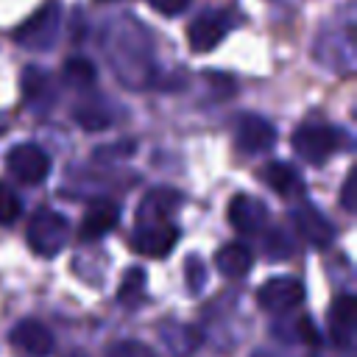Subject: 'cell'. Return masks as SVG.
Returning a JSON list of instances; mask_svg holds the SVG:
<instances>
[{
	"label": "cell",
	"instance_id": "cell-1",
	"mask_svg": "<svg viewBox=\"0 0 357 357\" xmlns=\"http://www.w3.org/2000/svg\"><path fill=\"white\" fill-rule=\"evenodd\" d=\"M67 234H70L67 218L47 206L36 209L25 229V240L36 257H56L67 245Z\"/></svg>",
	"mask_w": 357,
	"mask_h": 357
},
{
	"label": "cell",
	"instance_id": "cell-2",
	"mask_svg": "<svg viewBox=\"0 0 357 357\" xmlns=\"http://www.w3.org/2000/svg\"><path fill=\"white\" fill-rule=\"evenodd\" d=\"M343 145H346V131L324 123H304L293 134V151L310 165H324Z\"/></svg>",
	"mask_w": 357,
	"mask_h": 357
},
{
	"label": "cell",
	"instance_id": "cell-3",
	"mask_svg": "<svg viewBox=\"0 0 357 357\" xmlns=\"http://www.w3.org/2000/svg\"><path fill=\"white\" fill-rule=\"evenodd\" d=\"M59 28H61V6L50 0L14 31V42L25 50H50L59 36Z\"/></svg>",
	"mask_w": 357,
	"mask_h": 357
},
{
	"label": "cell",
	"instance_id": "cell-4",
	"mask_svg": "<svg viewBox=\"0 0 357 357\" xmlns=\"http://www.w3.org/2000/svg\"><path fill=\"white\" fill-rule=\"evenodd\" d=\"M6 170L20 181V184H39L50 173V156L33 142H20L6 153Z\"/></svg>",
	"mask_w": 357,
	"mask_h": 357
},
{
	"label": "cell",
	"instance_id": "cell-5",
	"mask_svg": "<svg viewBox=\"0 0 357 357\" xmlns=\"http://www.w3.org/2000/svg\"><path fill=\"white\" fill-rule=\"evenodd\" d=\"M301 301H304V284L296 276H273V279L262 282L257 290L259 310L273 312V315H284V312L296 310Z\"/></svg>",
	"mask_w": 357,
	"mask_h": 357
},
{
	"label": "cell",
	"instance_id": "cell-6",
	"mask_svg": "<svg viewBox=\"0 0 357 357\" xmlns=\"http://www.w3.org/2000/svg\"><path fill=\"white\" fill-rule=\"evenodd\" d=\"M178 240V229L167 220L162 223H139V229L131 234V248L142 257H153V259H162L173 251Z\"/></svg>",
	"mask_w": 357,
	"mask_h": 357
},
{
	"label": "cell",
	"instance_id": "cell-7",
	"mask_svg": "<svg viewBox=\"0 0 357 357\" xmlns=\"http://www.w3.org/2000/svg\"><path fill=\"white\" fill-rule=\"evenodd\" d=\"M229 33V17L223 11H204L187 25V42L192 53H209Z\"/></svg>",
	"mask_w": 357,
	"mask_h": 357
},
{
	"label": "cell",
	"instance_id": "cell-8",
	"mask_svg": "<svg viewBox=\"0 0 357 357\" xmlns=\"http://www.w3.org/2000/svg\"><path fill=\"white\" fill-rule=\"evenodd\" d=\"M276 142V128L271 120L259 117V114H245L237 123L234 131V145L243 153H265L268 148H273Z\"/></svg>",
	"mask_w": 357,
	"mask_h": 357
},
{
	"label": "cell",
	"instance_id": "cell-9",
	"mask_svg": "<svg viewBox=\"0 0 357 357\" xmlns=\"http://www.w3.org/2000/svg\"><path fill=\"white\" fill-rule=\"evenodd\" d=\"M117 223H120V206H117V201L100 198V201L89 204V209L84 212L81 226H78V237L81 240H100Z\"/></svg>",
	"mask_w": 357,
	"mask_h": 357
},
{
	"label": "cell",
	"instance_id": "cell-10",
	"mask_svg": "<svg viewBox=\"0 0 357 357\" xmlns=\"http://www.w3.org/2000/svg\"><path fill=\"white\" fill-rule=\"evenodd\" d=\"M293 226H296V231H298L310 245H315V248H326V245L335 240L332 223H329L315 206H310V204H301V206L293 209Z\"/></svg>",
	"mask_w": 357,
	"mask_h": 357
},
{
	"label": "cell",
	"instance_id": "cell-11",
	"mask_svg": "<svg viewBox=\"0 0 357 357\" xmlns=\"http://www.w3.org/2000/svg\"><path fill=\"white\" fill-rule=\"evenodd\" d=\"M229 223L240 234H257L268 223V206L254 195H234L229 204Z\"/></svg>",
	"mask_w": 357,
	"mask_h": 357
},
{
	"label": "cell",
	"instance_id": "cell-12",
	"mask_svg": "<svg viewBox=\"0 0 357 357\" xmlns=\"http://www.w3.org/2000/svg\"><path fill=\"white\" fill-rule=\"evenodd\" d=\"M8 340L17 349H22L25 354H31V357H47L53 351V335H50V329L45 324L33 321V318H25V321L14 324Z\"/></svg>",
	"mask_w": 357,
	"mask_h": 357
},
{
	"label": "cell",
	"instance_id": "cell-13",
	"mask_svg": "<svg viewBox=\"0 0 357 357\" xmlns=\"http://www.w3.org/2000/svg\"><path fill=\"white\" fill-rule=\"evenodd\" d=\"M178 204H181V195H178L176 190H170V187H156V190H151V192L142 198L137 218H139V223H162V220H167V218L178 209Z\"/></svg>",
	"mask_w": 357,
	"mask_h": 357
},
{
	"label": "cell",
	"instance_id": "cell-14",
	"mask_svg": "<svg viewBox=\"0 0 357 357\" xmlns=\"http://www.w3.org/2000/svg\"><path fill=\"white\" fill-rule=\"evenodd\" d=\"M262 181L282 198H298L304 195V181H301V173L287 165V162H271L268 167H262Z\"/></svg>",
	"mask_w": 357,
	"mask_h": 357
},
{
	"label": "cell",
	"instance_id": "cell-15",
	"mask_svg": "<svg viewBox=\"0 0 357 357\" xmlns=\"http://www.w3.org/2000/svg\"><path fill=\"white\" fill-rule=\"evenodd\" d=\"M251 265H254V254L245 243H226L215 254V268L226 279H243L251 271Z\"/></svg>",
	"mask_w": 357,
	"mask_h": 357
},
{
	"label": "cell",
	"instance_id": "cell-16",
	"mask_svg": "<svg viewBox=\"0 0 357 357\" xmlns=\"http://www.w3.org/2000/svg\"><path fill=\"white\" fill-rule=\"evenodd\" d=\"M354 312H357V304H354V296L343 293L335 298V304L329 307V335L335 337V343L340 346H349L351 343V335H354Z\"/></svg>",
	"mask_w": 357,
	"mask_h": 357
},
{
	"label": "cell",
	"instance_id": "cell-17",
	"mask_svg": "<svg viewBox=\"0 0 357 357\" xmlns=\"http://www.w3.org/2000/svg\"><path fill=\"white\" fill-rule=\"evenodd\" d=\"M22 95L31 106H39V109H47L56 98L53 92V81L47 73H42L36 64H31L25 73H22Z\"/></svg>",
	"mask_w": 357,
	"mask_h": 357
},
{
	"label": "cell",
	"instance_id": "cell-18",
	"mask_svg": "<svg viewBox=\"0 0 357 357\" xmlns=\"http://www.w3.org/2000/svg\"><path fill=\"white\" fill-rule=\"evenodd\" d=\"M95 78H98V70H95V64H92L89 59H84V56H73V59L64 61V81H67L70 86H75V89H86V86L95 84Z\"/></svg>",
	"mask_w": 357,
	"mask_h": 357
},
{
	"label": "cell",
	"instance_id": "cell-19",
	"mask_svg": "<svg viewBox=\"0 0 357 357\" xmlns=\"http://www.w3.org/2000/svg\"><path fill=\"white\" fill-rule=\"evenodd\" d=\"M75 123L84 131H103V128L112 126V117L98 103H81V106H75Z\"/></svg>",
	"mask_w": 357,
	"mask_h": 357
},
{
	"label": "cell",
	"instance_id": "cell-20",
	"mask_svg": "<svg viewBox=\"0 0 357 357\" xmlns=\"http://www.w3.org/2000/svg\"><path fill=\"white\" fill-rule=\"evenodd\" d=\"M145 296V271L142 268H128L120 287H117V298L123 304H134Z\"/></svg>",
	"mask_w": 357,
	"mask_h": 357
},
{
	"label": "cell",
	"instance_id": "cell-21",
	"mask_svg": "<svg viewBox=\"0 0 357 357\" xmlns=\"http://www.w3.org/2000/svg\"><path fill=\"white\" fill-rule=\"evenodd\" d=\"M20 212H22V201H20L17 190L11 184L0 181V226H14Z\"/></svg>",
	"mask_w": 357,
	"mask_h": 357
},
{
	"label": "cell",
	"instance_id": "cell-22",
	"mask_svg": "<svg viewBox=\"0 0 357 357\" xmlns=\"http://www.w3.org/2000/svg\"><path fill=\"white\" fill-rule=\"evenodd\" d=\"M184 279H187V290L190 293H201L206 284V265L201 262V257L190 254L184 259Z\"/></svg>",
	"mask_w": 357,
	"mask_h": 357
},
{
	"label": "cell",
	"instance_id": "cell-23",
	"mask_svg": "<svg viewBox=\"0 0 357 357\" xmlns=\"http://www.w3.org/2000/svg\"><path fill=\"white\" fill-rule=\"evenodd\" d=\"M265 254L271 259H284L293 254V240L282 231V229H273L268 237H265Z\"/></svg>",
	"mask_w": 357,
	"mask_h": 357
},
{
	"label": "cell",
	"instance_id": "cell-24",
	"mask_svg": "<svg viewBox=\"0 0 357 357\" xmlns=\"http://www.w3.org/2000/svg\"><path fill=\"white\" fill-rule=\"evenodd\" d=\"M106 357H156V351L139 340H117L109 346Z\"/></svg>",
	"mask_w": 357,
	"mask_h": 357
},
{
	"label": "cell",
	"instance_id": "cell-25",
	"mask_svg": "<svg viewBox=\"0 0 357 357\" xmlns=\"http://www.w3.org/2000/svg\"><path fill=\"white\" fill-rule=\"evenodd\" d=\"M354 187H357V173L354 170H349L346 173V178H343V187H340V204H343V209L346 212H354Z\"/></svg>",
	"mask_w": 357,
	"mask_h": 357
},
{
	"label": "cell",
	"instance_id": "cell-26",
	"mask_svg": "<svg viewBox=\"0 0 357 357\" xmlns=\"http://www.w3.org/2000/svg\"><path fill=\"white\" fill-rule=\"evenodd\" d=\"M187 6H190V0H151V8L165 17H178Z\"/></svg>",
	"mask_w": 357,
	"mask_h": 357
},
{
	"label": "cell",
	"instance_id": "cell-27",
	"mask_svg": "<svg viewBox=\"0 0 357 357\" xmlns=\"http://www.w3.org/2000/svg\"><path fill=\"white\" fill-rule=\"evenodd\" d=\"M67 357H86V354H81V351H73V354H67Z\"/></svg>",
	"mask_w": 357,
	"mask_h": 357
},
{
	"label": "cell",
	"instance_id": "cell-28",
	"mask_svg": "<svg viewBox=\"0 0 357 357\" xmlns=\"http://www.w3.org/2000/svg\"><path fill=\"white\" fill-rule=\"evenodd\" d=\"M254 357H271V354H265V351H257V354H254Z\"/></svg>",
	"mask_w": 357,
	"mask_h": 357
},
{
	"label": "cell",
	"instance_id": "cell-29",
	"mask_svg": "<svg viewBox=\"0 0 357 357\" xmlns=\"http://www.w3.org/2000/svg\"><path fill=\"white\" fill-rule=\"evenodd\" d=\"M100 3H106V0H100Z\"/></svg>",
	"mask_w": 357,
	"mask_h": 357
}]
</instances>
